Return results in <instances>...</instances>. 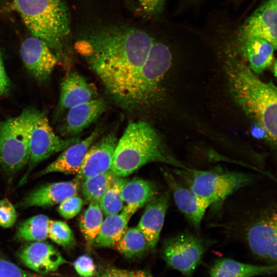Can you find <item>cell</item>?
I'll return each instance as SVG.
<instances>
[{"instance_id": "cell-16", "label": "cell", "mask_w": 277, "mask_h": 277, "mask_svg": "<svg viewBox=\"0 0 277 277\" xmlns=\"http://www.w3.org/2000/svg\"><path fill=\"white\" fill-rule=\"evenodd\" d=\"M80 183L75 179L42 185L29 193L17 205L21 208L49 207L60 204L67 198L76 195Z\"/></svg>"}, {"instance_id": "cell-34", "label": "cell", "mask_w": 277, "mask_h": 277, "mask_svg": "<svg viewBox=\"0 0 277 277\" xmlns=\"http://www.w3.org/2000/svg\"><path fill=\"white\" fill-rule=\"evenodd\" d=\"M73 266L76 272L82 277H93L96 273V266L92 259L86 254L77 258Z\"/></svg>"}, {"instance_id": "cell-1", "label": "cell", "mask_w": 277, "mask_h": 277, "mask_svg": "<svg viewBox=\"0 0 277 277\" xmlns=\"http://www.w3.org/2000/svg\"><path fill=\"white\" fill-rule=\"evenodd\" d=\"M155 39L136 28L108 24L85 31L75 48L111 100L131 111L136 80Z\"/></svg>"}, {"instance_id": "cell-27", "label": "cell", "mask_w": 277, "mask_h": 277, "mask_svg": "<svg viewBox=\"0 0 277 277\" xmlns=\"http://www.w3.org/2000/svg\"><path fill=\"white\" fill-rule=\"evenodd\" d=\"M103 212L98 202H89L88 207L81 215L79 226L87 245L92 246L103 221Z\"/></svg>"}, {"instance_id": "cell-3", "label": "cell", "mask_w": 277, "mask_h": 277, "mask_svg": "<svg viewBox=\"0 0 277 277\" xmlns=\"http://www.w3.org/2000/svg\"><path fill=\"white\" fill-rule=\"evenodd\" d=\"M152 162L177 169L188 167L170 152L162 136L150 123L141 120L129 123L118 140L111 170L116 176L125 177Z\"/></svg>"}, {"instance_id": "cell-11", "label": "cell", "mask_w": 277, "mask_h": 277, "mask_svg": "<svg viewBox=\"0 0 277 277\" xmlns=\"http://www.w3.org/2000/svg\"><path fill=\"white\" fill-rule=\"evenodd\" d=\"M277 0H267L259 6L241 26L240 39L260 37L270 43L276 49Z\"/></svg>"}, {"instance_id": "cell-10", "label": "cell", "mask_w": 277, "mask_h": 277, "mask_svg": "<svg viewBox=\"0 0 277 277\" xmlns=\"http://www.w3.org/2000/svg\"><path fill=\"white\" fill-rule=\"evenodd\" d=\"M79 141L80 138L76 137L66 140L61 138L54 133L45 114L37 111L29 136L28 170L21 184L26 181L29 174L37 164Z\"/></svg>"}, {"instance_id": "cell-12", "label": "cell", "mask_w": 277, "mask_h": 277, "mask_svg": "<svg viewBox=\"0 0 277 277\" xmlns=\"http://www.w3.org/2000/svg\"><path fill=\"white\" fill-rule=\"evenodd\" d=\"M161 170L177 208L190 224L199 229L209 206L190 189L178 181L172 172L163 168Z\"/></svg>"}, {"instance_id": "cell-17", "label": "cell", "mask_w": 277, "mask_h": 277, "mask_svg": "<svg viewBox=\"0 0 277 277\" xmlns=\"http://www.w3.org/2000/svg\"><path fill=\"white\" fill-rule=\"evenodd\" d=\"M102 132L100 128H95L85 138L64 150L55 161L40 172V175L51 172L76 174L89 148L99 138Z\"/></svg>"}, {"instance_id": "cell-31", "label": "cell", "mask_w": 277, "mask_h": 277, "mask_svg": "<svg viewBox=\"0 0 277 277\" xmlns=\"http://www.w3.org/2000/svg\"><path fill=\"white\" fill-rule=\"evenodd\" d=\"M84 202L76 195L70 196L62 202L58 207L60 214L65 219H71L81 210Z\"/></svg>"}, {"instance_id": "cell-30", "label": "cell", "mask_w": 277, "mask_h": 277, "mask_svg": "<svg viewBox=\"0 0 277 277\" xmlns=\"http://www.w3.org/2000/svg\"><path fill=\"white\" fill-rule=\"evenodd\" d=\"M48 238L64 248H71L75 243L73 232L69 225L61 221H49Z\"/></svg>"}, {"instance_id": "cell-36", "label": "cell", "mask_w": 277, "mask_h": 277, "mask_svg": "<svg viewBox=\"0 0 277 277\" xmlns=\"http://www.w3.org/2000/svg\"><path fill=\"white\" fill-rule=\"evenodd\" d=\"M144 12L150 16L160 14L165 5L166 0H137Z\"/></svg>"}, {"instance_id": "cell-15", "label": "cell", "mask_w": 277, "mask_h": 277, "mask_svg": "<svg viewBox=\"0 0 277 277\" xmlns=\"http://www.w3.org/2000/svg\"><path fill=\"white\" fill-rule=\"evenodd\" d=\"M18 255L25 266L40 274L55 271L67 262L53 246L44 241L34 242L26 245Z\"/></svg>"}, {"instance_id": "cell-33", "label": "cell", "mask_w": 277, "mask_h": 277, "mask_svg": "<svg viewBox=\"0 0 277 277\" xmlns=\"http://www.w3.org/2000/svg\"><path fill=\"white\" fill-rule=\"evenodd\" d=\"M0 277H38L9 261L0 259Z\"/></svg>"}, {"instance_id": "cell-28", "label": "cell", "mask_w": 277, "mask_h": 277, "mask_svg": "<svg viewBox=\"0 0 277 277\" xmlns=\"http://www.w3.org/2000/svg\"><path fill=\"white\" fill-rule=\"evenodd\" d=\"M117 177L110 170L85 180L81 185L85 200L98 202Z\"/></svg>"}, {"instance_id": "cell-23", "label": "cell", "mask_w": 277, "mask_h": 277, "mask_svg": "<svg viewBox=\"0 0 277 277\" xmlns=\"http://www.w3.org/2000/svg\"><path fill=\"white\" fill-rule=\"evenodd\" d=\"M241 41V51L248 66L256 74L262 73L273 62L274 46L260 37H249Z\"/></svg>"}, {"instance_id": "cell-25", "label": "cell", "mask_w": 277, "mask_h": 277, "mask_svg": "<svg viewBox=\"0 0 277 277\" xmlns=\"http://www.w3.org/2000/svg\"><path fill=\"white\" fill-rule=\"evenodd\" d=\"M114 247L128 258L139 256L150 248L146 238L137 226L127 228Z\"/></svg>"}, {"instance_id": "cell-19", "label": "cell", "mask_w": 277, "mask_h": 277, "mask_svg": "<svg viewBox=\"0 0 277 277\" xmlns=\"http://www.w3.org/2000/svg\"><path fill=\"white\" fill-rule=\"evenodd\" d=\"M106 104L102 98H93L68 109L65 123V132L75 135L95 122L103 113Z\"/></svg>"}, {"instance_id": "cell-5", "label": "cell", "mask_w": 277, "mask_h": 277, "mask_svg": "<svg viewBox=\"0 0 277 277\" xmlns=\"http://www.w3.org/2000/svg\"><path fill=\"white\" fill-rule=\"evenodd\" d=\"M172 172L209 207L223 202L240 189L251 185L255 180L251 174L230 171L220 166L208 170L189 167L174 168Z\"/></svg>"}, {"instance_id": "cell-22", "label": "cell", "mask_w": 277, "mask_h": 277, "mask_svg": "<svg viewBox=\"0 0 277 277\" xmlns=\"http://www.w3.org/2000/svg\"><path fill=\"white\" fill-rule=\"evenodd\" d=\"M276 265H254L229 258L215 261L209 270V277H254L276 272Z\"/></svg>"}, {"instance_id": "cell-2", "label": "cell", "mask_w": 277, "mask_h": 277, "mask_svg": "<svg viewBox=\"0 0 277 277\" xmlns=\"http://www.w3.org/2000/svg\"><path fill=\"white\" fill-rule=\"evenodd\" d=\"M229 90L236 104L265 132L273 146L276 143V87L264 82L244 62L232 59L225 66Z\"/></svg>"}, {"instance_id": "cell-24", "label": "cell", "mask_w": 277, "mask_h": 277, "mask_svg": "<svg viewBox=\"0 0 277 277\" xmlns=\"http://www.w3.org/2000/svg\"><path fill=\"white\" fill-rule=\"evenodd\" d=\"M131 217L130 214L123 211L106 216L92 246L96 248L114 247L127 229Z\"/></svg>"}, {"instance_id": "cell-18", "label": "cell", "mask_w": 277, "mask_h": 277, "mask_svg": "<svg viewBox=\"0 0 277 277\" xmlns=\"http://www.w3.org/2000/svg\"><path fill=\"white\" fill-rule=\"evenodd\" d=\"M170 199V192L166 191L151 200L139 221L137 227L146 238L150 249L154 248L159 241Z\"/></svg>"}, {"instance_id": "cell-37", "label": "cell", "mask_w": 277, "mask_h": 277, "mask_svg": "<svg viewBox=\"0 0 277 277\" xmlns=\"http://www.w3.org/2000/svg\"><path fill=\"white\" fill-rule=\"evenodd\" d=\"M10 87V81L5 71L0 51V96L6 93Z\"/></svg>"}, {"instance_id": "cell-13", "label": "cell", "mask_w": 277, "mask_h": 277, "mask_svg": "<svg viewBox=\"0 0 277 277\" xmlns=\"http://www.w3.org/2000/svg\"><path fill=\"white\" fill-rule=\"evenodd\" d=\"M20 53L28 71L40 81L46 80L50 76L57 62L48 45L34 36L23 41Z\"/></svg>"}, {"instance_id": "cell-6", "label": "cell", "mask_w": 277, "mask_h": 277, "mask_svg": "<svg viewBox=\"0 0 277 277\" xmlns=\"http://www.w3.org/2000/svg\"><path fill=\"white\" fill-rule=\"evenodd\" d=\"M36 110L26 109L0 123V165L13 174L28 164L29 136Z\"/></svg>"}, {"instance_id": "cell-26", "label": "cell", "mask_w": 277, "mask_h": 277, "mask_svg": "<svg viewBox=\"0 0 277 277\" xmlns=\"http://www.w3.org/2000/svg\"><path fill=\"white\" fill-rule=\"evenodd\" d=\"M50 219L44 214L31 217L22 223L17 228L15 238L27 242L43 241L48 238Z\"/></svg>"}, {"instance_id": "cell-4", "label": "cell", "mask_w": 277, "mask_h": 277, "mask_svg": "<svg viewBox=\"0 0 277 277\" xmlns=\"http://www.w3.org/2000/svg\"><path fill=\"white\" fill-rule=\"evenodd\" d=\"M15 8L33 36L61 51L71 32L65 0H13Z\"/></svg>"}, {"instance_id": "cell-21", "label": "cell", "mask_w": 277, "mask_h": 277, "mask_svg": "<svg viewBox=\"0 0 277 277\" xmlns=\"http://www.w3.org/2000/svg\"><path fill=\"white\" fill-rule=\"evenodd\" d=\"M95 92L85 78L76 72L68 73L61 85L60 106L69 109L94 98Z\"/></svg>"}, {"instance_id": "cell-8", "label": "cell", "mask_w": 277, "mask_h": 277, "mask_svg": "<svg viewBox=\"0 0 277 277\" xmlns=\"http://www.w3.org/2000/svg\"><path fill=\"white\" fill-rule=\"evenodd\" d=\"M246 221L243 235L251 253L267 265H276V206L271 204L262 207Z\"/></svg>"}, {"instance_id": "cell-29", "label": "cell", "mask_w": 277, "mask_h": 277, "mask_svg": "<svg viewBox=\"0 0 277 277\" xmlns=\"http://www.w3.org/2000/svg\"><path fill=\"white\" fill-rule=\"evenodd\" d=\"M126 180L124 177H117L98 201L106 216L117 214L123 210L124 201L122 188Z\"/></svg>"}, {"instance_id": "cell-20", "label": "cell", "mask_w": 277, "mask_h": 277, "mask_svg": "<svg viewBox=\"0 0 277 277\" xmlns=\"http://www.w3.org/2000/svg\"><path fill=\"white\" fill-rule=\"evenodd\" d=\"M159 192L157 186L152 181L138 178L126 180L122 188V198L126 203L122 211L132 216Z\"/></svg>"}, {"instance_id": "cell-35", "label": "cell", "mask_w": 277, "mask_h": 277, "mask_svg": "<svg viewBox=\"0 0 277 277\" xmlns=\"http://www.w3.org/2000/svg\"><path fill=\"white\" fill-rule=\"evenodd\" d=\"M95 277H153L143 271L127 270L115 268H109L102 271Z\"/></svg>"}, {"instance_id": "cell-14", "label": "cell", "mask_w": 277, "mask_h": 277, "mask_svg": "<svg viewBox=\"0 0 277 277\" xmlns=\"http://www.w3.org/2000/svg\"><path fill=\"white\" fill-rule=\"evenodd\" d=\"M118 140L111 132L96 141L89 148L75 179L81 183L86 179L111 170Z\"/></svg>"}, {"instance_id": "cell-32", "label": "cell", "mask_w": 277, "mask_h": 277, "mask_svg": "<svg viewBox=\"0 0 277 277\" xmlns=\"http://www.w3.org/2000/svg\"><path fill=\"white\" fill-rule=\"evenodd\" d=\"M16 219L17 212L13 205L7 199L0 200V226L10 228Z\"/></svg>"}, {"instance_id": "cell-7", "label": "cell", "mask_w": 277, "mask_h": 277, "mask_svg": "<svg viewBox=\"0 0 277 277\" xmlns=\"http://www.w3.org/2000/svg\"><path fill=\"white\" fill-rule=\"evenodd\" d=\"M171 63L169 48L155 39L135 85L132 111L147 110L158 103L163 91L162 81Z\"/></svg>"}, {"instance_id": "cell-9", "label": "cell", "mask_w": 277, "mask_h": 277, "mask_svg": "<svg viewBox=\"0 0 277 277\" xmlns=\"http://www.w3.org/2000/svg\"><path fill=\"white\" fill-rule=\"evenodd\" d=\"M208 246L204 239L185 231L166 240L162 255L169 267L190 277L201 263Z\"/></svg>"}]
</instances>
